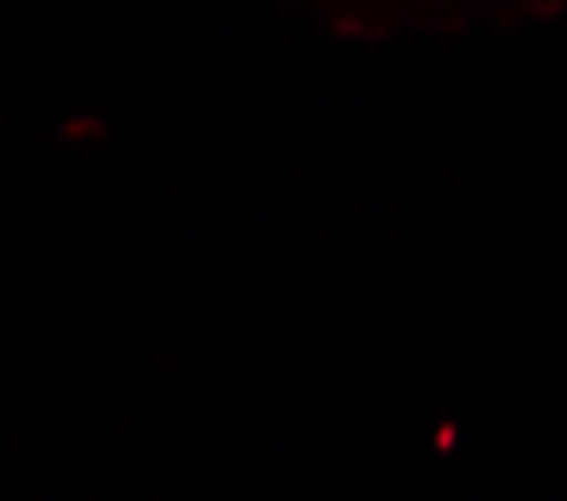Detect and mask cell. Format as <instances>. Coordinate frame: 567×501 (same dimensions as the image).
<instances>
[]
</instances>
